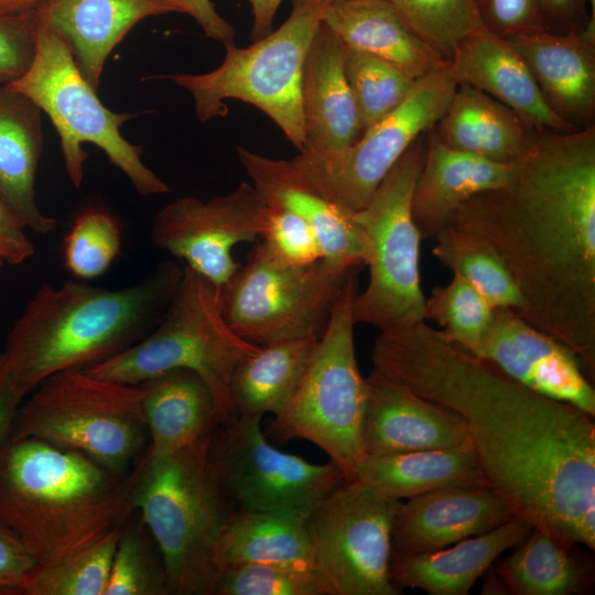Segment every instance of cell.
<instances>
[{
    "mask_svg": "<svg viewBox=\"0 0 595 595\" xmlns=\"http://www.w3.org/2000/svg\"><path fill=\"white\" fill-rule=\"evenodd\" d=\"M374 369L466 422L491 489L533 528L595 549V422L420 321L380 331Z\"/></svg>",
    "mask_w": 595,
    "mask_h": 595,
    "instance_id": "6da1fadb",
    "label": "cell"
},
{
    "mask_svg": "<svg viewBox=\"0 0 595 595\" xmlns=\"http://www.w3.org/2000/svg\"><path fill=\"white\" fill-rule=\"evenodd\" d=\"M447 226L486 238L524 303L520 315L566 345L595 382V127L538 131L506 183Z\"/></svg>",
    "mask_w": 595,
    "mask_h": 595,
    "instance_id": "7a4b0ae2",
    "label": "cell"
},
{
    "mask_svg": "<svg viewBox=\"0 0 595 595\" xmlns=\"http://www.w3.org/2000/svg\"><path fill=\"white\" fill-rule=\"evenodd\" d=\"M183 275L172 260L120 288L42 284L10 329L2 351L24 398L47 377L86 370L129 348L161 321Z\"/></svg>",
    "mask_w": 595,
    "mask_h": 595,
    "instance_id": "3957f363",
    "label": "cell"
},
{
    "mask_svg": "<svg viewBox=\"0 0 595 595\" xmlns=\"http://www.w3.org/2000/svg\"><path fill=\"white\" fill-rule=\"evenodd\" d=\"M129 515L125 482L84 454L13 434L0 447V521L40 565L94 544Z\"/></svg>",
    "mask_w": 595,
    "mask_h": 595,
    "instance_id": "277c9868",
    "label": "cell"
},
{
    "mask_svg": "<svg viewBox=\"0 0 595 595\" xmlns=\"http://www.w3.org/2000/svg\"><path fill=\"white\" fill-rule=\"evenodd\" d=\"M212 435L161 458L138 462L125 482L129 512H140L172 595H214L220 574L215 545L236 509L209 465Z\"/></svg>",
    "mask_w": 595,
    "mask_h": 595,
    "instance_id": "5b68a950",
    "label": "cell"
},
{
    "mask_svg": "<svg viewBox=\"0 0 595 595\" xmlns=\"http://www.w3.org/2000/svg\"><path fill=\"white\" fill-rule=\"evenodd\" d=\"M259 348L229 327L220 309L219 289L183 266L177 290L158 325L129 348L86 371L98 378L139 385L171 369L193 370L213 392L221 424L232 416V372Z\"/></svg>",
    "mask_w": 595,
    "mask_h": 595,
    "instance_id": "8992f818",
    "label": "cell"
},
{
    "mask_svg": "<svg viewBox=\"0 0 595 595\" xmlns=\"http://www.w3.org/2000/svg\"><path fill=\"white\" fill-rule=\"evenodd\" d=\"M280 28L248 47H225L224 61L203 74L166 76L187 90L199 121L225 117L227 99L256 106L300 151L305 143L301 104L302 74L310 45L322 23L324 0H292Z\"/></svg>",
    "mask_w": 595,
    "mask_h": 595,
    "instance_id": "52a82bcc",
    "label": "cell"
},
{
    "mask_svg": "<svg viewBox=\"0 0 595 595\" xmlns=\"http://www.w3.org/2000/svg\"><path fill=\"white\" fill-rule=\"evenodd\" d=\"M7 86L50 117L60 137L65 171L75 187L83 184L88 159L83 144L93 143L141 195L169 191L165 182L143 163L142 148L121 134V127L139 113L107 108L82 74L67 43L39 17L33 62L22 77Z\"/></svg>",
    "mask_w": 595,
    "mask_h": 595,
    "instance_id": "ba28073f",
    "label": "cell"
},
{
    "mask_svg": "<svg viewBox=\"0 0 595 595\" xmlns=\"http://www.w3.org/2000/svg\"><path fill=\"white\" fill-rule=\"evenodd\" d=\"M31 393L18 410L13 435L82 453L119 476L148 440L137 385L65 370Z\"/></svg>",
    "mask_w": 595,
    "mask_h": 595,
    "instance_id": "9c48e42d",
    "label": "cell"
},
{
    "mask_svg": "<svg viewBox=\"0 0 595 595\" xmlns=\"http://www.w3.org/2000/svg\"><path fill=\"white\" fill-rule=\"evenodd\" d=\"M357 292L356 272L336 302L296 393L269 430L281 442L301 439L315 444L347 479L364 456L366 383L357 365L351 315Z\"/></svg>",
    "mask_w": 595,
    "mask_h": 595,
    "instance_id": "30bf717a",
    "label": "cell"
},
{
    "mask_svg": "<svg viewBox=\"0 0 595 595\" xmlns=\"http://www.w3.org/2000/svg\"><path fill=\"white\" fill-rule=\"evenodd\" d=\"M425 148L426 132L398 160L367 205L355 213L367 239L369 267L368 284L353 300L355 324L385 331L425 321L419 275L422 239L411 209Z\"/></svg>",
    "mask_w": 595,
    "mask_h": 595,
    "instance_id": "8fae6325",
    "label": "cell"
},
{
    "mask_svg": "<svg viewBox=\"0 0 595 595\" xmlns=\"http://www.w3.org/2000/svg\"><path fill=\"white\" fill-rule=\"evenodd\" d=\"M324 260L294 266L263 241L219 290L223 315L241 338L262 346L293 338L320 339L349 278Z\"/></svg>",
    "mask_w": 595,
    "mask_h": 595,
    "instance_id": "7c38bea8",
    "label": "cell"
},
{
    "mask_svg": "<svg viewBox=\"0 0 595 595\" xmlns=\"http://www.w3.org/2000/svg\"><path fill=\"white\" fill-rule=\"evenodd\" d=\"M261 416L232 415L209 441L214 476L235 509L263 510L305 520L346 476L328 461L312 464L271 445Z\"/></svg>",
    "mask_w": 595,
    "mask_h": 595,
    "instance_id": "4fadbf2b",
    "label": "cell"
},
{
    "mask_svg": "<svg viewBox=\"0 0 595 595\" xmlns=\"http://www.w3.org/2000/svg\"><path fill=\"white\" fill-rule=\"evenodd\" d=\"M401 500L347 479L304 520L314 567L328 595H400L389 576Z\"/></svg>",
    "mask_w": 595,
    "mask_h": 595,
    "instance_id": "5bb4252c",
    "label": "cell"
},
{
    "mask_svg": "<svg viewBox=\"0 0 595 595\" xmlns=\"http://www.w3.org/2000/svg\"><path fill=\"white\" fill-rule=\"evenodd\" d=\"M456 87L447 63L416 79L405 100L347 149L332 154L302 151L291 160L325 195L356 213L409 147L437 122Z\"/></svg>",
    "mask_w": 595,
    "mask_h": 595,
    "instance_id": "9a60e30c",
    "label": "cell"
},
{
    "mask_svg": "<svg viewBox=\"0 0 595 595\" xmlns=\"http://www.w3.org/2000/svg\"><path fill=\"white\" fill-rule=\"evenodd\" d=\"M268 213L253 185L241 182L208 201L184 196L165 205L154 216L151 239L220 290L240 266L232 248L261 238Z\"/></svg>",
    "mask_w": 595,
    "mask_h": 595,
    "instance_id": "2e32d148",
    "label": "cell"
},
{
    "mask_svg": "<svg viewBox=\"0 0 595 595\" xmlns=\"http://www.w3.org/2000/svg\"><path fill=\"white\" fill-rule=\"evenodd\" d=\"M236 150L267 205L294 213L313 228L331 269L349 272L367 264L368 244L355 213L325 195L291 159L268 158L239 145Z\"/></svg>",
    "mask_w": 595,
    "mask_h": 595,
    "instance_id": "e0dca14e",
    "label": "cell"
},
{
    "mask_svg": "<svg viewBox=\"0 0 595 595\" xmlns=\"http://www.w3.org/2000/svg\"><path fill=\"white\" fill-rule=\"evenodd\" d=\"M480 358L527 388L595 416L594 383L576 355L515 311L495 309Z\"/></svg>",
    "mask_w": 595,
    "mask_h": 595,
    "instance_id": "ac0fdd59",
    "label": "cell"
},
{
    "mask_svg": "<svg viewBox=\"0 0 595 595\" xmlns=\"http://www.w3.org/2000/svg\"><path fill=\"white\" fill-rule=\"evenodd\" d=\"M364 455L380 456L473 446L465 420L377 370L365 377Z\"/></svg>",
    "mask_w": 595,
    "mask_h": 595,
    "instance_id": "d6986e66",
    "label": "cell"
},
{
    "mask_svg": "<svg viewBox=\"0 0 595 595\" xmlns=\"http://www.w3.org/2000/svg\"><path fill=\"white\" fill-rule=\"evenodd\" d=\"M513 517L509 502L488 487L433 490L400 502L392 523V551L433 552L488 532Z\"/></svg>",
    "mask_w": 595,
    "mask_h": 595,
    "instance_id": "ffe728a7",
    "label": "cell"
},
{
    "mask_svg": "<svg viewBox=\"0 0 595 595\" xmlns=\"http://www.w3.org/2000/svg\"><path fill=\"white\" fill-rule=\"evenodd\" d=\"M507 40L523 58L550 110L574 130L593 127L595 30H544Z\"/></svg>",
    "mask_w": 595,
    "mask_h": 595,
    "instance_id": "44dd1931",
    "label": "cell"
},
{
    "mask_svg": "<svg viewBox=\"0 0 595 595\" xmlns=\"http://www.w3.org/2000/svg\"><path fill=\"white\" fill-rule=\"evenodd\" d=\"M448 67L457 84L474 87L509 107L532 129L574 130L547 106L531 72L512 44L483 25L457 43Z\"/></svg>",
    "mask_w": 595,
    "mask_h": 595,
    "instance_id": "7402d4cb",
    "label": "cell"
},
{
    "mask_svg": "<svg viewBox=\"0 0 595 595\" xmlns=\"http://www.w3.org/2000/svg\"><path fill=\"white\" fill-rule=\"evenodd\" d=\"M345 51L342 41L321 23L303 66L301 104L305 143L302 151L337 153L350 147L361 134L358 111L345 74Z\"/></svg>",
    "mask_w": 595,
    "mask_h": 595,
    "instance_id": "603a6c76",
    "label": "cell"
},
{
    "mask_svg": "<svg viewBox=\"0 0 595 595\" xmlns=\"http://www.w3.org/2000/svg\"><path fill=\"white\" fill-rule=\"evenodd\" d=\"M167 13H180L170 0H51L36 9L96 90L108 55L126 34L142 19Z\"/></svg>",
    "mask_w": 595,
    "mask_h": 595,
    "instance_id": "cb8c5ba5",
    "label": "cell"
},
{
    "mask_svg": "<svg viewBox=\"0 0 595 595\" xmlns=\"http://www.w3.org/2000/svg\"><path fill=\"white\" fill-rule=\"evenodd\" d=\"M532 528L516 516L488 532L433 552L404 554L392 551L390 580L400 591L409 587L430 595H466L495 561L520 544Z\"/></svg>",
    "mask_w": 595,
    "mask_h": 595,
    "instance_id": "d4e9b609",
    "label": "cell"
},
{
    "mask_svg": "<svg viewBox=\"0 0 595 595\" xmlns=\"http://www.w3.org/2000/svg\"><path fill=\"white\" fill-rule=\"evenodd\" d=\"M511 163H498L455 150L429 130L411 209L421 239H434L457 208L473 196L506 183Z\"/></svg>",
    "mask_w": 595,
    "mask_h": 595,
    "instance_id": "484cf974",
    "label": "cell"
},
{
    "mask_svg": "<svg viewBox=\"0 0 595 595\" xmlns=\"http://www.w3.org/2000/svg\"><path fill=\"white\" fill-rule=\"evenodd\" d=\"M137 386L149 440L139 462L161 458L209 437L219 425L213 392L193 370L171 369Z\"/></svg>",
    "mask_w": 595,
    "mask_h": 595,
    "instance_id": "4316f807",
    "label": "cell"
},
{
    "mask_svg": "<svg viewBox=\"0 0 595 595\" xmlns=\"http://www.w3.org/2000/svg\"><path fill=\"white\" fill-rule=\"evenodd\" d=\"M322 23L353 50L380 57L414 79L446 61L422 40L387 0H338L325 6Z\"/></svg>",
    "mask_w": 595,
    "mask_h": 595,
    "instance_id": "83f0119b",
    "label": "cell"
},
{
    "mask_svg": "<svg viewBox=\"0 0 595 595\" xmlns=\"http://www.w3.org/2000/svg\"><path fill=\"white\" fill-rule=\"evenodd\" d=\"M41 113L28 97L0 86V199L25 228L46 235L57 221L41 212L35 198L44 145Z\"/></svg>",
    "mask_w": 595,
    "mask_h": 595,
    "instance_id": "f1b7e54d",
    "label": "cell"
},
{
    "mask_svg": "<svg viewBox=\"0 0 595 595\" xmlns=\"http://www.w3.org/2000/svg\"><path fill=\"white\" fill-rule=\"evenodd\" d=\"M430 131L450 148L506 164L518 159L538 132L509 107L466 84H457Z\"/></svg>",
    "mask_w": 595,
    "mask_h": 595,
    "instance_id": "f546056e",
    "label": "cell"
},
{
    "mask_svg": "<svg viewBox=\"0 0 595 595\" xmlns=\"http://www.w3.org/2000/svg\"><path fill=\"white\" fill-rule=\"evenodd\" d=\"M581 544L532 528L495 572L513 595H585L595 585V563Z\"/></svg>",
    "mask_w": 595,
    "mask_h": 595,
    "instance_id": "4dcf8cb0",
    "label": "cell"
},
{
    "mask_svg": "<svg viewBox=\"0 0 595 595\" xmlns=\"http://www.w3.org/2000/svg\"><path fill=\"white\" fill-rule=\"evenodd\" d=\"M353 479L397 500L451 487L490 488L473 446L364 455Z\"/></svg>",
    "mask_w": 595,
    "mask_h": 595,
    "instance_id": "1f68e13d",
    "label": "cell"
},
{
    "mask_svg": "<svg viewBox=\"0 0 595 595\" xmlns=\"http://www.w3.org/2000/svg\"><path fill=\"white\" fill-rule=\"evenodd\" d=\"M317 343V338L273 342L241 361L229 382L232 415H280L296 393Z\"/></svg>",
    "mask_w": 595,
    "mask_h": 595,
    "instance_id": "d6a6232c",
    "label": "cell"
},
{
    "mask_svg": "<svg viewBox=\"0 0 595 595\" xmlns=\"http://www.w3.org/2000/svg\"><path fill=\"white\" fill-rule=\"evenodd\" d=\"M214 560L219 571L250 563L314 567L304 521L263 510H235L217 539Z\"/></svg>",
    "mask_w": 595,
    "mask_h": 595,
    "instance_id": "836d02e7",
    "label": "cell"
},
{
    "mask_svg": "<svg viewBox=\"0 0 595 595\" xmlns=\"http://www.w3.org/2000/svg\"><path fill=\"white\" fill-rule=\"evenodd\" d=\"M433 256L453 273L466 280L495 309L521 315L523 300L502 258L480 235L446 226L434 238Z\"/></svg>",
    "mask_w": 595,
    "mask_h": 595,
    "instance_id": "e575fe53",
    "label": "cell"
},
{
    "mask_svg": "<svg viewBox=\"0 0 595 595\" xmlns=\"http://www.w3.org/2000/svg\"><path fill=\"white\" fill-rule=\"evenodd\" d=\"M119 536L120 527L67 558L39 564L21 595H105Z\"/></svg>",
    "mask_w": 595,
    "mask_h": 595,
    "instance_id": "d590c367",
    "label": "cell"
},
{
    "mask_svg": "<svg viewBox=\"0 0 595 595\" xmlns=\"http://www.w3.org/2000/svg\"><path fill=\"white\" fill-rule=\"evenodd\" d=\"M346 78L359 116L361 133L398 108L416 79L393 64L346 47Z\"/></svg>",
    "mask_w": 595,
    "mask_h": 595,
    "instance_id": "8d00e7d4",
    "label": "cell"
},
{
    "mask_svg": "<svg viewBox=\"0 0 595 595\" xmlns=\"http://www.w3.org/2000/svg\"><path fill=\"white\" fill-rule=\"evenodd\" d=\"M495 307L466 280L453 273L450 283L435 286L425 299V320L442 327L448 342L480 357L482 344L494 316Z\"/></svg>",
    "mask_w": 595,
    "mask_h": 595,
    "instance_id": "74e56055",
    "label": "cell"
},
{
    "mask_svg": "<svg viewBox=\"0 0 595 595\" xmlns=\"http://www.w3.org/2000/svg\"><path fill=\"white\" fill-rule=\"evenodd\" d=\"M121 227L109 212L89 208L74 219L63 242L67 271L77 280L102 275L121 249Z\"/></svg>",
    "mask_w": 595,
    "mask_h": 595,
    "instance_id": "f35d334b",
    "label": "cell"
},
{
    "mask_svg": "<svg viewBox=\"0 0 595 595\" xmlns=\"http://www.w3.org/2000/svg\"><path fill=\"white\" fill-rule=\"evenodd\" d=\"M401 19L446 61L457 43L482 26L478 0H387Z\"/></svg>",
    "mask_w": 595,
    "mask_h": 595,
    "instance_id": "ab89813d",
    "label": "cell"
},
{
    "mask_svg": "<svg viewBox=\"0 0 595 595\" xmlns=\"http://www.w3.org/2000/svg\"><path fill=\"white\" fill-rule=\"evenodd\" d=\"M147 533L142 520L120 528L105 595H169L162 558Z\"/></svg>",
    "mask_w": 595,
    "mask_h": 595,
    "instance_id": "60d3db41",
    "label": "cell"
},
{
    "mask_svg": "<svg viewBox=\"0 0 595 595\" xmlns=\"http://www.w3.org/2000/svg\"><path fill=\"white\" fill-rule=\"evenodd\" d=\"M214 595H328V592L314 567L250 563L223 569Z\"/></svg>",
    "mask_w": 595,
    "mask_h": 595,
    "instance_id": "b9f144b4",
    "label": "cell"
},
{
    "mask_svg": "<svg viewBox=\"0 0 595 595\" xmlns=\"http://www.w3.org/2000/svg\"><path fill=\"white\" fill-rule=\"evenodd\" d=\"M261 239L286 263L305 266L323 260L322 248L313 228L289 210L269 206Z\"/></svg>",
    "mask_w": 595,
    "mask_h": 595,
    "instance_id": "7bdbcfd3",
    "label": "cell"
},
{
    "mask_svg": "<svg viewBox=\"0 0 595 595\" xmlns=\"http://www.w3.org/2000/svg\"><path fill=\"white\" fill-rule=\"evenodd\" d=\"M36 10L0 15V86L22 77L30 68L36 48Z\"/></svg>",
    "mask_w": 595,
    "mask_h": 595,
    "instance_id": "ee69618b",
    "label": "cell"
},
{
    "mask_svg": "<svg viewBox=\"0 0 595 595\" xmlns=\"http://www.w3.org/2000/svg\"><path fill=\"white\" fill-rule=\"evenodd\" d=\"M482 25L509 39L544 31L541 0H478Z\"/></svg>",
    "mask_w": 595,
    "mask_h": 595,
    "instance_id": "f6af8a7d",
    "label": "cell"
},
{
    "mask_svg": "<svg viewBox=\"0 0 595 595\" xmlns=\"http://www.w3.org/2000/svg\"><path fill=\"white\" fill-rule=\"evenodd\" d=\"M37 565L19 537L0 521V595L21 594Z\"/></svg>",
    "mask_w": 595,
    "mask_h": 595,
    "instance_id": "bcb514c9",
    "label": "cell"
},
{
    "mask_svg": "<svg viewBox=\"0 0 595 595\" xmlns=\"http://www.w3.org/2000/svg\"><path fill=\"white\" fill-rule=\"evenodd\" d=\"M594 0H541L545 29L555 33L581 32L587 24H595L587 13Z\"/></svg>",
    "mask_w": 595,
    "mask_h": 595,
    "instance_id": "7dc6e473",
    "label": "cell"
},
{
    "mask_svg": "<svg viewBox=\"0 0 595 595\" xmlns=\"http://www.w3.org/2000/svg\"><path fill=\"white\" fill-rule=\"evenodd\" d=\"M180 11L191 15L206 37L219 41L225 47L236 45V30L216 10L212 0H170Z\"/></svg>",
    "mask_w": 595,
    "mask_h": 595,
    "instance_id": "c3c4849f",
    "label": "cell"
},
{
    "mask_svg": "<svg viewBox=\"0 0 595 595\" xmlns=\"http://www.w3.org/2000/svg\"><path fill=\"white\" fill-rule=\"evenodd\" d=\"M35 252L24 225L0 199V258L4 263L21 264Z\"/></svg>",
    "mask_w": 595,
    "mask_h": 595,
    "instance_id": "681fc988",
    "label": "cell"
},
{
    "mask_svg": "<svg viewBox=\"0 0 595 595\" xmlns=\"http://www.w3.org/2000/svg\"><path fill=\"white\" fill-rule=\"evenodd\" d=\"M24 396L13 382L3 356L0 353V447L11 435L18 410Z\"/></svg>",
    "mask_w": 595,
    "mask_h": 595,
    "instance_id": "f907efd6",
    "label": "cell"
},
{
    "mask_svg": "<svg viewBox=\"0 0 595 595\" xmlns=\"http://www.w3.org/2000/svg\"><path fill=\"white\" fill-rule=\"evenodd\" d=\"M252 13L251 40L258 41L273 31V20L283 0H249Z\"/></svg>",
    "mask_w": 595,
    "mask_h": 595,
    "instance_id": "816d5d0a",
    "label": "cell"
},
{
    "mask_svg": "<svg viewBox=\"0 0 595 595\" xmlns=\"http://www.w3.org/2000/svg\"><path fill=\"white\" fill-rule=\"evenodd\" d=\"M48 1L51 0H0V15L33 11Z\"/></svg>",
    "mask_w": 595,
    "mask_h": 595,
    "instance_id": "f5cc1de1",
    "label": "cell"
},
{
    "mask_svg": "<svg viewBox=\"0 0 595 595\" xmlns=\"http://www.w3.org/2000/svg\"><path fill=\"white\" fill-rule=\"evenodd\" d=\"M483 594H508L507 588L500 577L495 572L487 574L486 580H484V585L482 589Z\"/></svg>",
    "mask_w": 595,
    "mask_h": 595,
    "instance_id": "db71d44e",
    "label": "cell"
},
{
    "mask_svg": "<svg viewBox=\"0 0 595 595\" xmlns=\"http://www.w3.org/2000/svg\"><path fill=\"white\" fill-rule=\"evenodd\" d=\"M3 264H4V261L0 258V271H1L2 267H3Z\"/></svg>",
    "mask_w": 595,
    "mask_h": 595,
    "instance_id": "11a10c76",
    "label": "cell"
},
{
    "mask_svg": "<svg viewBox=\"0 0 595 595\" xmlns=\"http://www.w3.org/2000/svg\"><path fill=\"white\" fill-rule=\"evenodd\" d=\"M324 1H325L326 4H327V3H329V2H334V1H338V0H324Z\"/></svg>",
    "mask_w": 595,
    "mask_h": 595,
    "instance_id": "9f6ffc18",
    "label": "cell"
}]
</instances>
